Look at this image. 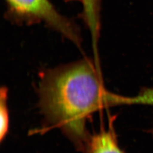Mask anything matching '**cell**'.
I'll list each match as a JSON object with an SVG mask.
<instances>
[{"mask_svg":"<svg viewBox=\"0 0 153 153\" xmlns=\"http://www.w3.org/2000/svg\"><path fill=\"white\" fill-rule=\"evenodd\" d=\"M85 21L90 29L95 57L97 54V43L100 30V6L99 0H82Z\"/></svg>","mask_w":153,"mask_h":153,"instance_id":"277c9868","label":"cell"},{"mask_svg":"<svg viewBox=\"0 0 153 153\" xmlns=\"http://www.w3.org/2000/svg\"></svg>","mask_w":153,"mask_h":153,"instance_id":"52a82bcc","label":"cell"},{"mask_svg":"<svg viewBox=\"0 0 153 153\" xmlns=\"http://www.w3.org/2000/svg\"><path fill=\"white\" fill-rule=\"evenodd\" d=\"M9 13L16 22L44 23L78 47L82 42L76 24L63 16L49 0H5Z\"/></svg>","mask_w":153,"mask_h":153,"instance_id":"7a4b0ae2","label":"cell"},{"mask_svg":"<svg viewBox=\"0 0 153 153\" xmlns=\"http://www.w3.org/2000/svg\"><path fill=\"white\" fill-rule=\"evenodd\" d=\"M38 95L47 126L59 129L82 151L90 136L88 118L102 108L120 105V95L104 88L99 69L88 60L45 71Z\"/></svg>","mask_w":153,"mask_h":153,"instance_id":"6da1fadb","label":"cell"},{"mask_svg":"<svg viewBox=\"0 0 153 153\" xmlns=\"http://www.w3.org/2000/svg\"><path fill=\"white\" fill-rule=\"evenodd\" d=\"M83 152L85 153H124L113 129H103L90 135Z\"/></svg>","mask_w":153,"mask_h":153,"instance_id":"3957f363","label":"cell"},{"mask_svg":"<svg viewBox=\"0 0 153 153\" xmlns=\"http://www.w3.org/2000/svg\"><path fill=\"white\" fill-rule=\"evenodd\" d=\"M8 90L2 87L0 90V141L3 142L9 130V111L7 105Z\"/></svg>","mask_w":153,"mask_h":153,"instance_id":"5b68a950","label":"cell"},{"mask_svg":"<svg viewBox=\"0 0 153 153\" xmlns=\"http://www.w3.org/2000/svg\"><path fill=\"white\" fill-rule=\"evenodd\" d=\"M145 105L153 106V87L143 88L133 97L124 96L123 105Z\"/></svg>","mask_w":153,"mask_h":153,"instance_id":"8992f818","label":"cell"}]
</instances>
